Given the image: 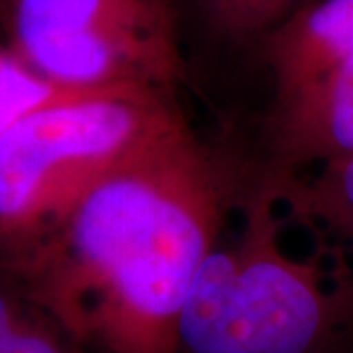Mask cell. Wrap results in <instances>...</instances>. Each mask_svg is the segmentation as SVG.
Returning a JSON list of instances; mask_svg holds the SVG:
<instances>
[{
	"instance_id": "cell-1",
	"label": "cell",
	"mask_w": 353,
	"mask_h": 353,
	"mask_svg": "<svg viewBox=\"0 0 353 353\" xmlns=\"http://www.w3.org/2000/svg\"><path fill=\"white\" fill-rule=\"evenodd\" d=\"M243 189L236 161L183 120L94 183L4 273L87 353H176L190 287Z\"/></svg>"
},
{
	"instance_id": "cell-2",
	"label": "cell",
	"mask_w": 353,
	"mask_h": 353,
	"mask_svg": "<svg viewBox=\"0 0 353 353\" xmlns=\"http://www.w3.org/2000/svg\"><path fill=\"white\" fill-rule=\"evenodd\" d=\"M279 199L245 181L240 230L202 263L179 320L176 353H350L353 279L332 289L281 245Z\"/></svg>"
},
{
	"instance_id": "cell-3",
	"label": "cell",
	"mask_w": 353,
	"mask_h": 353,
	"mask_svg": "<svg viewBox=\"0 0 353 353\" xmlns=\"http://www.w3.org/2000/svg\"><path fill=\"white\" fill-rule=\"evenodd\" d=\"M187 120L150 88H61L0 136V271H8L94 183Z\"/></svg>"
},
{
	"instance_id": "cell-4",
	"label": "cell",
	"mask_w": 353,
	"mask_h": 353,
	"mask_svg": "<svg viewBox=\"0 0 353 353\" xmlns=\"http://www.w3.org/2000/svg\"><path fill=\"white\" fill-rule=\"evenodd\" d=\"M10 55L65 88L189 85L169 0H0Z\"/></svg>"
},
{
	"instance_id": "cell-5",
	"label": "cell",
	"mask_w": 353,
	"mask_h": 353,
	"mask_svg": "<svg viewBox=\"0 0 353 353\" xmlns=\"http://www.w3.org/2000/svg\"><path fill=\"white\" fill-rule=\"evenodd\" d=\"M228 152L243 175L275 194L306 167L353 155V59L296 97L265 108L257 143Z\"/></svg>"
},
{
	"instance_id": "cell-6",
	"label": "cell",
	"mask_w": 353,
	"mask_h": 353,
	"mask_svg": "<svg viewBox=\"0 0 353 353\" xmlns=\"http://www.w3.org/2000/svg\"><path fill=\"white\" fill-rule=\"evenodd\" d=\"M318 0H169L189 85L202 67H257L265 41Z\"/></svg>"
},
{
	"instance_id": "cell-7",
	"label": "cell",
	"mask_w": 353,
	"mask_h": 353,
	"mask_svg": "<svg viewBox=\"0 0 353 353\" xmlns=\"http://www.w3.org/2000/svg\"><path fill=\"white\" fill-rule=\"evenodd\" d=\"M352 57L353 0H318L265 41L255 67L269 83L265 106L294 97Z\"/></svg>"
},
{
	"instance_id": "cell-8",
	"label": "cell",
	"mask_w": 353,
	"mask_h": 353,
	"mask_svg": "<svg viewBox=\"0 0 353 353\" xmlns=\"http://www.w3.org/2000/svg\"><path fill=\"white\" fill-rule=\"evenodd\" d=\"M292 218L332 234L353 216V155L320 165L308 179L296 176L279 190Z\"/></svg>"
},
{
	"instance_id": "cell-9",
	"label": "cell",
	"mask_w": 353,
	"mask_h": 353,
	"mask_svg": "<svg viewBox=\"0 0 353 353\" xmlns=\"http://www.w3.org/2000/svg\"><path fill=\"white\" fill-rule=\"evenodd\" d=\"M61 88L65 87L46 81L6 53L0 63V136L51 101Z\"/></svg>"
},
{
	"instance_id": "cell-10",
	"label": "cell",
	"mask_w": 353,
	"mask_h": 353,
	"mask_svg": "<svg viewBox=\"0 0 353 353\" xmlns=\"http://www.w3.org/2000/svg\"><path fill=\"white\" fill-rule=\"evenodd\" d=\"M0 353H87L71 340L50 316L38 312L24 322L6 340L0 341Z\"/></svg>"
},
{
	"instance_id": "cell-11",
	"label": "cell",
	"mask_w": 353,
	"mask_h": 353,
	"mask_svg": "<svg viewBox=\"0 0 353 353\" xmlns=\"http://www.w3.org/2000/svg\"><path fill=\"white\" fill-rule=\"evenodd\" d=\"M332 234H336L340 240H343L345 243H350L353 250V216L350 218V220H345V222H343V224H341L338 230H334Z\"/></svg>"
},
{
	"instance_id": "cell-12",
	"label": "cell",
	"mask_w": 353,
	"mask_h": 353,
	"mask_svg": "<svg viewBox=\"0 0 353 353\" xmlns=\"http://www.w3.org/2000/svg\"><path fill=\"white\" fill-rule=\"evenodd\" d=\"M4 55H6V53H2V51H0V63H2V59H4Z\"/></svg>"
},
{
	"instance_id": "cell-13",
	"label": "cell",
	"mask_w": 353,
	"mask_h": 353,
	"mask_svg": "<svg viewBox=\"0 0 353 353\" xmlns=\"http://www.w3.org/2000/svg\"><path fill=\"white\" fill-rule=\"evenodd\" d=\"M350 353H353V347H352V350H350Z\"/></svg>"
}]
</instances>
